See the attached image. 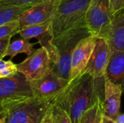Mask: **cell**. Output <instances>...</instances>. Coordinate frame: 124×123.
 <instances>
[{
    "mask_svg": "<svg viewBox=\"0 0 124 123\" xmlns=\"http://www.w3.org/2000/svg\"><path fill=\"white\" fill-rule=\"evenodd\" d=\"M103 78H94L87 72L68 81L67 86L54 98L53 104L62 108L72 123H79L82 115L100 96L99 86Z\"/></svg>",
    "mask_w": 124,
    "mask_h": 123,
    "instance_id": "6da1fadb",
    "label": "cell"
},
{
    "mask_svg": "<svg viewBox=\"0 0 124 123\" xmlns=\"http://www.w3.org/2000/svg\"><path fill=\"white\" fill-rule=\"evenodd\" d=\"M89 35L91 34L86 28H78L53 38L47 51L52 60L51 70L57 75L68 80L73 51L76 44Z\"/></svg>",
    "mask_w": 124,
    "mask_h": 123,
    "instance_id": "7a4b0ae2",
    "label": "cell"
},
{
    "mask_svg": "<svg viewBox=\"0 0 124 123\" xmlns=\"http://www.w3.org/2000/svg\"><path fill=\"white\" fill-rule=\"evenodd\" d=\"M91 0H60L52 20L54 38L72 29L86 28V15Z\"/></svg>",
    "mask_w": 124,
    "mask_h": 123,
    "instance_id": "3957f363",
    "label": "cell"
},
{
    "mask_svg": "<svg viewBox=\"0 0 124 123\" xmlns=\"http://www.w3.org/2000/svg\"><path fill=\"white\" fill-rule=\"evenodd\" d=\"M52 104V100L32 96L4 112V123H41Z\"/></svg>",
    "mask_w": 124,
    "mask_h": 123,
    "instance_id": "277c9868",
    "label": "cell"
},
{
    "mask_svg": "<svg viewBox=\"0 0 124 123\" xmlns=\"http://www.w3.org/2000/svg\"><path fill=\"white\" fill-rule=\"evenodd\" d=\"M33 96L29 81L20 72L0 78V115L14 105Z\"/></svg>",
    "mask_w": 124,
    "mask_h": 123,
    "instance_id": "5b68a950",
    "label": "cell"
},
{
    "mask_svg": "<svg viewBox=\"0 0 124 123\" xmlns=\"http://www.w3.org/2000/svg\"><path fill=\"white\" fill-rule=\"evenodd\" d=\"M113 17L110 0H91L86 15V28L91 35L106 39Z\"/></svg>",
    "mask_w": 124,
    "mask_h": 123,
    "instance_id": "8992f818",
    "label": "cell"
},
{
    "mask_svg": "<svg viewBox=\"0 0 124 123\" xmlns=\"http://www.w3.org/2000/svg\"><path fill=\"white\" fill-rule=\"evenodd\" d=\"M17 72L22 73L28 81L36 80L44 76L52 69V60L47 49L41 46L17 65Z\"/></svg>",
    "mask_w": 124,
    "mask_h": 123,
    "instance_id": "52a82bcc",
    "label": "cell"
},
{
    "mask_svg": "<svg viewBox=\"0 0 124 123\" xmlns=\"http://www.w3.org/2000/svg\"><path fill=\"white\" fill-rule=\"evenodd\" d=\"M29 83L33 97L54 101L68 80L59 77L51 70L40 79L29 81Z\"/></svg>",
    "mask_w": 124,
    "mask_h": 123,
    "instance_id": "ba28073f",
    "label": "cell"
},
{
    "mask_svg": "<svg viewBox=\"0 0 124 123\" xmlns=\"http://www.w3.org/2000/svg\"><path fill=\"white\" fill-rule=\"evenodd\" d=\"M60 2V0H46L34 4L18 18L20 30L52 20Z\"/></svg>",
    "mask_w": 124,
    "mask_h": 123,
    "instance_id": "9c48e42d",
    "label": "cell"
},
{
    "mask_svg": "<svg viewBox=\"0 0 124 123\" xmlns=\"http://www.w3.org/2000/svg\"><path fill=\"white\" fill-rule=\"evenodd\" d=\"M97 38L96 36L89 35L76 44L71 57L68 81L73 80L84 72Z\"/></svg>",
    "mask_w": 124,
    "mask_h": 123,
    "instance_id": "30bf717a",
    "label": "cell"
},
{
    "mask_svg": "<svg viewBox=\"0 0 124 123\" xmlns=\"http://www.w3.org/2000/svg\"><path fill=\"white\" fill-rule=\"evenodd\" d=\"M111 49L105 38H97L84 72L94 78H103L110 57Z\"/></svg>",
    "mask_w": 124,
    "mask_h": 123,
    "instance_id": "8fae6325",
    "label": "cell"
},
{
    "mask_svg": "<svg viewBox=\"0 0 124 123\" xmlns=\"http://www.w3.org/2000/svg\"><path fill=\"white\" fill-rule=\"evenodd\" d=\"M123 94L122 88L104 76V115L115 120L119 115L121 99Z\"/></svg>",
    "mask_w": 124,
    "mask_h": 123,
    "instance_id": "7c38bea8",
    "label": "cell"
},
{
    "mask_svg": "<svg viewBox=\"0 0 124 123\" xmlns=\"http://www.w3.org/2000/svg\"><path fill=\"white\" fill-rule=\"evenodd\" d=\"M17 34L21 38L30 40L33 38H36L41 46L47 49L54 38L52 20L22 28Z\"/></svg>",
    "mask_w": 124,
    "mask_h": 123,
    "instance_id": "4fadbf2b",
    "label": "cell"
},
{
    "mask_svg": "<svg viewBox=\"0 0 124 123\" xmlns=\"http://www.w3.org/2000/svg\"><path fill=\"white\" fill-rule=\"evenodd\" d=\"M104 76L112 83L120 86L124 92V51L111 50Z\"/></svg>",
    "mask_w": 124,
    "mask_h": 123,
    "instance_id": "5bb4252c",
    "label": "cell"
},
{
    "mask_svg": "<svg viewBox=\"0 0 124 123\" xmlns=\"http://www.w3.org/2000/svg\"><path fill=\"white\" fill-rule=\"evenodd\" d=\"M105 40L111 50L124 51V9L114 14Z\"/></svg>",
    "mask_w": 124,
    "mask_h": 123,
    "instance_id": "9a60e30c",
    "label": "cell"
},
{
    "mask_svg": "<svg viewBox=\"0 0 124 123\" xmlns=\"http://www.w3.org/2000/svg\"><path fill=\"white\" fill-rule=\"evenodd\" d=\"M34 4H36L21 5L0 4V26L17 20L25 11Z\"/></svg>",
    "mask_w": 124,
    "mask_h": 123,
    "instance_id": "2e32d148",
    "label": "cell"
},
{
    "mask_svg": "<svg viewBox=\"0 0 124 123\" xmlns=\"http://www.w3.org/2000/svg\"><path fill=\"white\" fill-rule=\"evenodd\" d=\"M34 45H36V43H31L30 39L24 38L9 42L4 53V57L9 56L12 59L19 54H25L29 56L36 50L33 48Z\"/></svg>",
    "mask_w": 124,
    "mask_h": 123,
    "instance_id": "e0dca14e",
    "label": "cell"
},
{
    "mask_svg": "<svg viewBox=\"0 0 124 123\" xmlns=\"http://www.w3.org/2000/svg\"><path fill=\"white\" fill-rule=\"evenodd\" d=\"M103 115V100L100 96L95 103L82 115L79 123H102Z\"/></svg>",
    "mask_w": 124,
    "mask_h": 123,
    "instance_id": "ac0fdd59",
    "label": "cell"
},
{
    "mask_svg": "<svg viewBox=\"0 0 124 123\" xmlns=\"http://www.w3.org/2000/svg\"><path fill=\"white\" fill-rule=\"evenodd\" d=\"M17 72V64H15L12 59L7 61L0 59V78L12 76Z\"/></svg>",
    "mask_w": 124,
    "mask_h": 123,
    "instance_id": "d6986e66",
    "label": "cell"
},
{
    "mask_svg": "<svg viewBox=\"0 0 124 123\" xmlns=\"http://www.w3.org/2000/svg\"><path fill=\"white\" fill-rule=\"evenodd\" d=\"M20 31V24L18 20H15L0 26V38L7 36H14Z\"/></svg>",
    "mask_w": 124,
    "mask_h": 123,
    "instance_id": "ffe728a7",
    "label": "cell"
},
{
    "mask_svg": "<svg viewBox=\"0 0 124 123\" xmlns=\"http://www.w3.org/2000/svg\"><path fill=\"white\" fill-rule=\"evenodd\" d=\"M52 109L54 123H72L69 115L62 108L53 104Z\"/></svg>",
    "mask_w": 124,
    "mask_h": 123,
    "instance_id": "44dd1931",
    "label": "cell"
},
{
    "mask_svg": "<svg viewBox=\"0 0 124 123\" xmlns=\"http://www.w3.org/2000/svg\"><path fill=\"white\" fill-rule=\"evenodd\" d=\"M46 0H0V4H37Z\"/></svg>",
    "mask_w": 124,
    "mask_h": 123,
    "instance_id": "7402d4cb",
    "label": "cell"
},
{
    "mask_svg": "<svg viewBox=\"0 0 124 123\" xmlns=\"http://www.w3.org/2000/svg\"><path fill=\"white\" fill-rule=\"evenodd\" d=\"M112 12L114 14L124 9V0H110Z\"/></svg>",
    "mask_w": 124,
    "mask_h": 123,
    "instance_id": "603a6c76",
    "label": "cell"
},
{
    "mask_svg": "<svg viewBox=\"0 0 124 123\" xmlns=\"http://www.w3.org/2000/svg\"><path fill=\"white\" fill-rule=\"evenodd\" d=\"M12 36H7L2 38H0V59L4 58V53L5 51L6 48L7 47L8 44L9 43L11 38Z\"/></svg>",
    "mask_w": 124,
    "mask_h": 123,
    "instance_id": "cb8c5ba5",
    "label": "cell"
},
{
    "mask_svg": "<svg viewBox=\"0 0 124 123\" xmlns=\"http://www.w3.org/2000/svg\"><path fill=\"white\" fill-rule=\"evenodd\" d=\"M52 106L50 107V109L48 110L46 112L45 117H44L42 122L41 123H54V117H53V114H52Z\"/></svg>",
    "mask_w": 124,
    "mask_h": 123,
    "instance_id": "d4e9b609",
    "label": "cell"
},
{
    "mask_svg": "<svg viewBox=\"0 0 124 123\" xmlns=\"http://www.w3.org/2000/svg\"><path fill=\"white\" fill-rule=\"evenodd\" d=\"M102 123H116V122L112 118H110V117L103 115L102 120Z\"/></svg>",
    "mask_w": 124,
    "mask_h": 123,
    "instance_id": "484cf974",
    "label": "cell"
},
{
    "mask_svg": "<svg viewBox=\"0 0 124 123\" xmlns=\"http://www.w3.org/2000/svg\"><path fill=\"white\" fill-rule=\"evenodd\" d=\"M114 120L116 123H124V114H122V115L119 114Z\"/></svg>",
    "mask_w": 124,
    "mask_h": 123,
    "instance_id": "4316f807",
    "label": "cell"
},
{
    "mask_svg": "<svg viewBox=\"0 0 124 123\" xmlns=\"http://www.w3.org/2000/svg\"><path fill=\"white\" fill-rule=\"evenodd\" d=\"M0 123H4V117L2 115H0Z\"/></svg>",
    "mask_w": 124,
    "mask_h": 123,
    "instance_id": "83f0119b",
    "label": "cell"
}]
</instances>
